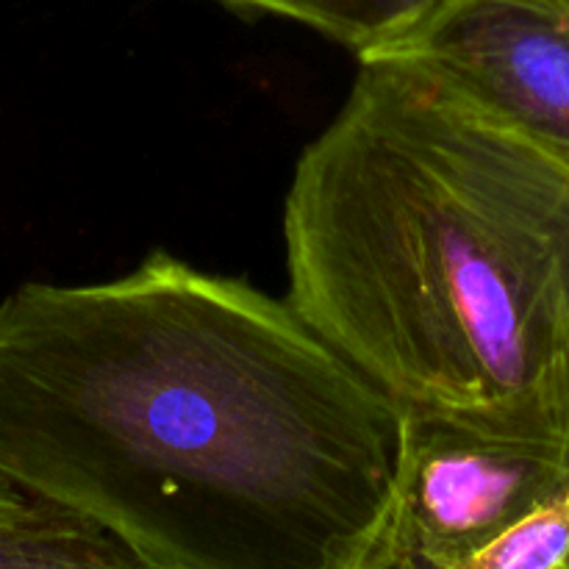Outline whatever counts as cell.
Listing matches in <instances>:
<instances>
[{"label": "cell", "mask_w": 569, "mask_h": 569, "mask_svg": "<svg viewBox=\"0 0 569 569\" xmlns=\"http://www.w3.org/2000/svg\"><path fill=\"white\" fill-rule=\"evenodd\" d=\"M400 415L287 300L161 250L0 303V478L164 569H367Z\"/></svg>", "instance_id": "6da1fadb"}, {"label": "cell", "mask_w": 569, "mask_h": 569, "mask_svg": "<svg viewBox=\"0 0 569 569\" xmlns=\"http://www.w3.org/2000/svg\"><path fill=\"white\" fill-rule=\"evenodd\" d=\"M283 239L287 303L400 409L569 403V172L420 72L359 61Z\"/></svg>", "instance_id": "7a4b0ae2"}, {"label": "cell", "mask_w": 569, "mask_h": 569, "mask_svg": "<svg viewBox=\"0 0 569 569\" xmlns=\"http://www.w3.org/2000/svg\"><path fill=\"white\" fill-rule=\"evenodd\" d=\"M400 411L392 495L367 569H450L569 492V403Z\"/></svg>", "instance_id": "3957f363"}, {"label": "cell", "mask_w": 569, "mask_h": 569, "mask_svg": "<svg viewBox=\"0 0 569 569\" xmlns=\"http://www.w3.org/2000/svg\"><path fill=\"white\" fill-rule=\"evenodd\" d=\"M367 59L420 72L569 172V0H433Z\"/></svg>", "instance_id": "277c9868"}, {"label": "cell", "mask_w": 569, "mask_h": 569, "mask_svg": "<svg viewBox=\"0 0 569 569\" xmlns=\"http://www.w3.org/2000/svg\"><path fill=\"white\" fill-rule=\"evenodd\" d=\"M0 569H164L94 517L22 492L0 509Z\"/></svg>", "instance_id": "5b68a950"}, {"label": "cell", "mask_w": 569, "mask_h": 569, "mask_svg": "<svg viewBox=\"0 0 569 569\" xmlns=\"http://www.w3.org/2000/svg\"><path fill=\"white\" fill-rule=\"evenodd\" d=\"M237 14H264L300 22L356 59L403 33L433 0H217Z\"/></svg>", "instance_id": "8992f818"}, {"label": "cell", "mask_w": 569, "mask_h": 569, "mask_svg": "<svg viewBox=\"0 0 569 569\" xmlns=\"http://www.w3.org/2000/svg\"><path fill=\"white\" fill-rule=\"evenodd\" d=\"M450 569H569L567 495L528 511L470 559Z\"/></svg>", "instance_id": "52a82bcc"}, {"label": "cell", "mask_w": 569, "mask_h": 569, "mask_svg": "<svg viewBox=\"0 0 569 569\" xmlns=\"http://www.w3.org/2000/svg\"><path fill=\"white\" fill-rule=\"evenodd\" d=\"M20 489L17 487H11L9 481H6V478H0V509H6V506H11L14 503L17 498H20Z\"/></svg>", "instance_id": "ba28073f"}]
</instances>
